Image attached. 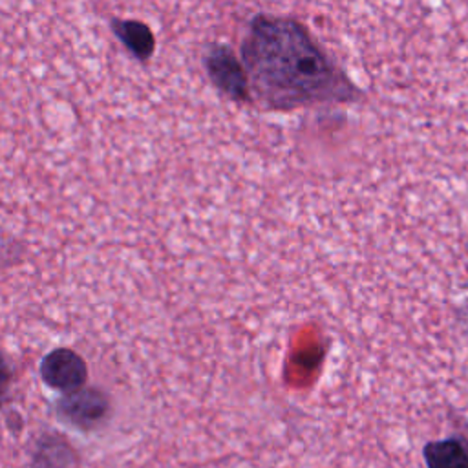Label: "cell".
I'll list each match as a JSON object with an SVG mask.
<instances>
[{"instance_id": "cell-1", "label": "cell", "mask_w": 468, "mask_h": 468, "mask_svg": "<svg viewBox=\"0 0 468 468\" xmlns=\"http://www.w3.org/2000/svg\"><path fill=\"white\" fill-rule=\"evenodd\" d=\"M239 53L250 99L269 110L340 104L360 95L307 27L291 16L265 13L252 16Z\"/></svg>"}, {"instance_id": "cell-2", "label": "cell", "mask_w": 468, "mask_h": 468, "mask_svg": "<svg viewBox=\"0 0 468 468\" xmlns=\"http://www.w3.org/2000/svg\"><path fill=\"white\" fill-rule=\"evenodd\" d=\"M203 64L214 88L234 102L250 101L249 79L241 60L225 44H210L205 51Z\"/></svg>"}, {"instance_id": "cell-3", "label": "cell", "mask_w": 468, "mask_h": 468, "mask_svg": "<svg viewBox=\"0 0 468 468\" xmlns=\"http://www.w3.org/2000/svg\"><path fill=\"white\" fill-rule=\"evenodd\" d=\"M40 377L51 389L71 393L86 384L88 366L80 355L69 347H57L40 364Z\"/></svg>"}, {"instance_id": "cell-5", "label": "cell", "mask_w": 468, "mask_h": 468, "mask_svg": "<svg viewBox=\"0 0 468 468\" xmlns=\"http://www.w3.org/2000/svg\"><path fill=\"white\" fill-rule=\"evenodd\" d=\"M426 468H468V439L450 435L446 439L430 441L422 448Z\"/></svg>"}, {"instance_id": "cell-4", "label": "cell", "mask_w": 468, "mask_h": 468, "mask_svg": "<svg viewBox=\"0 0 468 468\" xmlns=\"http://www.w3.org/2000/svg\"><path fill=\"white\" fill-rule=\"evenodd\" d=\"M58 413L73 426L91 430L102 424V419L108 413V402L99 389L82 386L71 393H64L62 400L58 402Z\"/></svg>"}, {"instance_id": "cell-6", "label": "cell", "mask_w": 468, "mask_h": 468, "mask_svg": "<svg viewBox=\"0 0 468 468\" xmlns=\"http://www.w3.org/2000/svg\"><path fill=\"white\" fill-rule=\"evenodd\" d=\"M113 31L137 58L146 60L154 53V35L146 24L139 20H115Z\"/></svg>"}]
</instances>
